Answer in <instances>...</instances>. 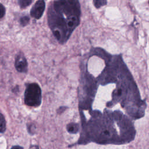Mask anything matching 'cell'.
<instances>
[{
  "instance_id": "obj_7",
  "label": "cell",
  "mask_w": 149,
  "mask_h": 149,
  "mask_svg": "<svg viewBox=\"0 0 149 149\" xmlns=\"http://www.w3.org/2000/svg\"><path fill=\"white\" fill-rule=\"evenodd\" d=\"M29 20H30V19L28 16H23L22 17L20 18V24L24 26H26V24H28V23L29 22Z\"/></svg>"
},
{
  "instance_id": "obj_1",
  "label": "cell",
  "mask_w": 149,
  "mask_h": 149,
  "mask_svg": "<svg viewBox=\"0 0 149 149\" xmlns=\"http://www.w3.org/2000/svg\"><path fill=\"white\" fill-rule=\"evenodd\" d=\"M41 102V90L37 83L27 85L24 92V102L30 107H38Z\"/></svg>"
},
{
  "instance_id": "obj_8",
  "label": "cell",
  "mask_w": 149,
  "mask_h": 149,
  "mask_svg": "<svg viewBox=\"0 0 149 149\" xmlns=\"http://www.w3.org/2000/svg\"><path fill=\"white\" fill-rule=\"evenodd\" d=\"M94 5L96 8H100L101 6L105 5L107 3V1H94Z\"/></svg>"
},
{
  "instance_id": "obj_11",
  "label": "cell",
  "mask_w": 149,
  "mask_h": 149,
  "mask_svg": "<svg viewBox=\"0 0 149 149\" xmlns=\"http://www.w3.org/2000/svg\"><path fill=\"white\" fill-rule=\"evenodd\" d=\"M11 149H23V147H22L19 146H15L13 147H12Z\"/></svg>"
},
{
  "instance_id": "obj_3",
  "label": "cell",
  "mask_w": 149,
  "mask_h": 149,
  "mask_svg": "<svg viewBox=\"0 0 149 149\" xmlns=\"http://www.w3.org/2000/svg\"><path fill=\"white\" fill-rule=\"evenodd\" d=\"M16 70L22 73H25L27 70V62L25 57L22 54H19L17 55L15 63Z\"/></svg>"
},
{
  "instance_id": "obj_2",
  "label": "cell",
  "mask_w": 149,
  "mask_h": 149,
  "mask_svg": "<svg viewBox=\"0 0 149 149\" xmlns=\"http://www.w3.org/2000/svg\"><path fill=\"white\" fill-rule=\"evenodd\" d=\"M45 5L44 1H37L31 9V16L36 19H40L43 14L45 9Z\"/></svg>"
},
{
  "instance_id": "obj_6",
  "label": "cell",
  "mask_w": 149,
  "mask_h": 149,
  "mask_svg": "<svg viewBox=\"0 0 149 149\" xmlns=\"http://www.w3.org/2000/svg\"><path fill=\"white\" fill-rule=\"evenodd\" d=\"M31 2H32V1H30V0H19L18 1L19 4L20 5V7L22 8L27 7Z\"/></svg>"
},
{
  "instance_id": "obj_4",
  "label": "cell",
  "mask_w": 149,
  "mask_h": 149,
  "mask_svg": "<svg viewBox=\"0 0 149 149\" xmlns=\"http://www.w3.org/2000/svg\"><path fill=\"white\" fill-rule=\"evenodd\" d=\"M67 130L70 133H76L79 130V126L74 123H70L67 126Z\"/></svg>"
},
{
  "instance_id": "obj_13",
  "label": "cell",
  "mask_w": 149,
  "mask_h": 149,
  "mask_svg": "<svg viewBox=\"0 0 149 149\" xmlns=\"http://www.w3.org/2000/svg\"><path fill=\"white\" fill-rule=\"evenodd\" d=\"M148 3H149V2H148Z\"/></svg>"
},
{
  "instance_id": "obj_12",
  "label": "cell",
  "mask_w": 149,
  "mask_h": 149,
  "mask_svg": "<svg viewBox=\"0 0 149 149\" xmlns=\"http://www.w3.org/2000/svg\"><path fill=\"white\" fill-rule=\"evenodd\" d=\"M30 149H38V147L37 146H33L30 148Z\"/></svg>"
},
{
  "instance_id": "obj_9",
  "label": "cell",
  "mask_w": 149,
  "mask_h": 149,
  "mask_svg": "<svg viewBox=\"0 0 149 149\" xmlns=\"http://www.w3.org/2000/svg\"><path fill=\"white\" fill-rule=\"evenodd\" d=\"M5 13V8L3 5L0 3V19L2 18Z\"/></svg>"
},
{
  "instance_id": "obj_5",
  "label": "cell",
  "mask_w": 149,
  "mask_h": 149,
  "mask_svg": "<svg viewBox=\"0 0 149 149\" xmlns=\"http://www.w3.org/2000/svg\"><path fill=\"white\" fill-rule=\"evenodd\" d=\"M6 129V121L3 115L0 113V133H3Z\"/></svg>"
},
{
  "instance_id": "obj_10",
  "label": "cell",
  "mask_w": 149,
  "mask_h": 149,
  "mask_svg": "<svg viewBox=\"0 0 149 149\" xmlns=\"http://www.w3.org/2000/svg\"><path fill=\"white\" fill-rule=\"evenodd\" d=\"M54 36H55V37L58 39V40H59L61 37V33L60 32L58 31V30H55L54 31Z\"/></svg>"
}]
</instances>
